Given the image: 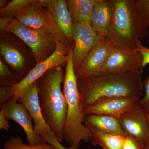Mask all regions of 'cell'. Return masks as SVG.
I'll return each instance as SVG.
<instances>
[{
    "instance_id": "3957f363",
    "label": "cell",
    "mask_w": 149,
    "mask_h": 149,
    "mask_svg": "<svg viewBox=\"0 0 149 149\" xmlns=\"http://www.w3.org/2000/svg\"><path fill=\"white\" fill-rule=\"evenodd\" d=\"M73 46L66 56L63 79V94L67 103V113L63 131L64 140L70 148L79 149L82 141L91 142L92 134L83 123L85 113L77 88V79L73 60Z\"/></svg>"
},
{
    "instance_id": "9c48e42d",
    "label": "cell",
    "mask_w": 149,
    "mask_h": 149,
    "mask_svg": "<svg viewBox=\"0 0 149 149\" xmlns=\"http://www.w3.org/2000/svg\"><path fill=\"white\" fill-rule=\"evenodd\" d=\"M18 102L22 104L32 117L34 123V130L43 143H47V139L53 133L46 122L40 107L37 81L32 83L21 94Z\"/></svg>"
},
{
    "instance_id": "2e32d148",
    "label": "cell",
    "mask_w": 149,
    "mask_h": 149,
    "mask_svg": "<svg viewBox=\"0 0 149 149\" xmlns=\"http://www.w3.org/2000/svg\"><path fill=\"white\" fill-rule=\"evenodd\" d=\"M83 123L91 132H103L128 136L123 130L118 118L100 114H85Z\"/></svg>"
},
{
    "instance_id": "f546056e",
    "label": "cell",
    "mask_w": 149,
    "mask_h": 149,
    "mask_svg": "<svg viewBox=\"0 0 149 149\" xmlns=\"http://www.w3.org/2000/svg\"><path fill=\"white\" fill-rule=\"evenodd\" d=\"M47 142L53 146L57 149H71L63 146L54 134L48 136L47 139Z\"/></svg>"
},
{
    "instance_id": "5b68a950",
    "label": "cell",
    "mask_w": 149,
    "mask_h": 149,
    "mask_svg": "<svg viewBox=\"0 0 149 149\" xmlns=\"http://www.w3.org/2000/svg\"><path fill=\"white\" fill-rule=\"evenodd\" d=\"M5 30L13 33L29 46L37 64L45 60L53 53L57 42H63L53 32L27 27L15 18Z\"/></svg>"
},
{
    "instance_id": "7a4b0ae2",
    "label": "cell",
    "mask_w": 149,
    "mask_h": 149,
    "mask_svg": "<svg viewBox=\"0 0 149 149\" xmlns=\"http://www.w3.org/2000/svg\"><path fill=\"white\" fill-rule=\"evenodd\" d=\"M64 77L61 66H58L50 70L37 81L43 116L61 143L64 140L63 131L67 113V103L61 91Z\"/></svg>"
},
{
    "instance_id": "52a82bcc",
    "label": "cell",
    "mask_w": 149,
    "mask_h": 149,
    "mask_svg": "<svg viewBox=\"0 0 149 149\" xmlns=\"http://www.w3.org/2000/svg\"><path fill=\"white\" fill-rule=\"evenodd\" d=\"M142 62V56L137 49L114 46L99 76L143 70Z\"/></svg>"
},
{
    "instance_id": "e0dca14e",
    "label": "cell",
    "mask_w": 149,
    "mask_h": 149,
    "mask_svg": "<svg viewBox=\"0 0 149 149\" xmlns=\"http://www.w3.org/2000/svg\"><path fill=\"white\" fill-rule=\"evenodd\" d=\"M111 18L108 0H96L91 17V26L99 36L105 37Z\"/></svg>"
},
{
    "instance_id": "ffe728a7",
    "label": "cell",
    "mask_w": 149,
    "mask_h": 149,
    "mask_svg": "<svg viewBox=\"0 0 149 149\" xmlns=\"http://www.w3.org/2000/svg\"><path fill=\"white\" fill-rule=\"evenodd\" d=\"M0 52L11 67L19 72H21L24 67L25 59L20 51L10 44L1 42Z\"/></svg>"
},
{
    "instance_id": "d6a6232c",
    "label": "cell",
    "mask_w": 149,
    "mask_h": 149,
    "mask_svg": "<svg viewBox=\"0 0 149 149\" xmlns=\"http://www.w3.org/2000/svg\"><path fill=\"white\" fill-rule=\"evenodd\" d=\"M146 149H149V142L146 145Z\"/></svg>"
},
{
    "instance_id": "8992f818",
    "label": "cell",
    "mask_w": 149,
    "mask_h": 149,
    "mask_svg": "<svg viewBox=\"0 0 149 149\" xmlns=\"http://www.w3.org/2000/svg\"><path fill=\"white\" fill-rule=\"evenodd\" d=\"M72 47L64 42H57L56 48L53 53L45 60L37 63L24 78L13 86L14 97L18 100L28 86L39 80L50 70L61 66L66 62L67 56Z\"/></svg>"
},
{
    "instance_id": "f1b7e54d",
    "label": "cell",
    "mask_w": 149,
    "mask_h": 149,
    "mask_svg": "<svg viewBox=\"0 0 149 149\" xmlns=\"http://www.w3.org/2000/svg\"><path fill=\"white\" fill-rule=\"evenodd\" d=\"M9 119L6 115L4 112L2 110L0 111V129H2L9 132L10 125L8 121Z\"/></svg>"
},
{
    "instance_id": "d4e9b609",
    "label": "cell",
    "mask_w": 149,
    "mask_h": 149,
    "mask_svg": "<svg viewBox=\"0 0 149 149\" xmlns=\"http://www.w3.org/2000/svg\"><path fill=\"white\" fill-rule=\"evenodd\" d=\"M143 95L140 100L138 104L146 112L149 114V74L143 82Z\"/></svg>"
},
{
    "instance_id": "7c38bea8",
    "label": "cell",
    "mask_w": 149,
    "mask_h": 149,
    "mask_svg": "<svg viewBox=\"0 0 149 149\" xmlns=\"http://www.w3.org/2000/svg\"><path fill=\"white\" fill-rule=\"evenodd\" d=\"M1 107V110L4 112L9 120L15 121L24 130L27 136V144L35 146L43 143L35 133L31 116L17 99L13 96Z\"/></svg>"
},
{
    "instance_id": "603a6c76",
    "label": "cell",
    "mask_w": 149,
    "mask_h": 149,
    "mask_svg": "<svg viewBox=\"0 0 149 149\" xmlns=\"http://www.w3.org/2000/svg\"><path fill=\"white\" fill-rule=\"evenodd\" d=\"M0 77L1 84L3 86H12L18 83L16 77L11 73L6 65L1 60H0Z\"/></svg>"
},
{
    "instance_id": "ac0fdd59",
    "label": "cell",
    "mask_w": 149,
    "mask_h": 149,
    "mask_svg": "<svg viewBox=\"0 0 149 149\" xmlns=\"http://www.w3.org/2000/svg\"><path fill=\"white\" fill-rule=\"evenodd\" d=\"M96 0H68L67 5L74 24H91V17Z\"/></svg>"
},
{
    "instance_id": "836d02e7",
    "label": "cell",
    "mask_w": 149,
    "mask_h": 149,
    "mask_svg": "<svg viewBox=\"0 0 149 149\" xmlns=\"http://www.w3.org/2000/svg\"><path fill=\"white\" fill-rule=\"evenodd\" d=\"M147 115V119H148V122L149 125V114H148V113H146Z\"/></svg>"
},
{
    "instance_id": "ba28073f",
    "label": "cell",
    "mask_w": 149,
    "mask_h": 149,
    "mask_svg": "<svg viewBox=\"0 0 149 149\" xmlns=\"http://www.w3.org/2000/svg\"><path fill=\"white\" fill-rule=\"evenodd\" d=\"M113 46L107 37L99 36L95 45L75 71L77 80L99 76Z\"/></svg>"
},
{
    "instance_id": "5bb4252c",
    "label": "cell",
    "mask_w": 149,
    "mask_h": 149,
    "mask_svg": "<svg viewBox=\"0 0 149 149\" xmlns=\"http://www.w3.org/2000/svg\"><path fill=\"white\" fill-rule=\"evenodd\" d=\"M73 36V60L75 72L95 45L99 35L91 24L80 23L74 24Z\"/></svg>"
},
{
    "instance_id": "1f68e13d",
    "label": "cell",
    "mask_w": 149,
    "mask_h": 149,
    "mask_svg": "<svg viewBox=\"0 0 149 149\" xmlns=\"http://www.w3.org/2000/svg\"><path fill=\"white\" fill-rule=\"evenodd\" d=\"M6 3V1H3V0L0 1V8H1V10L5 7Z\"/></svg>"
},
{
    "instance_id": "9a60e30c",
    "label": "cell",
    "mask_w": 149,
    "mask_h": 149,
    "mask_svg": "<svg viewBox=\"0 0 149 149\" xmlns=\"http://www.w3.org/2000/svg\"><path fill=\"white\" fill-rule=\"evenodd\" d=\"M125 97H108L99 99L84 111L85 114H100L119 118L139 101Z\"/></svg>"
},
{
    "instance_id": "277c9868",
    "label": "cell",
    "mask_w": 149,
    "mask_h": 149,
    "mask_svg": "<svg viewBox=\"0 0 149 149\" xmlns=\"http://www.w3.org/2000/svg\"><path fill=\"white\" fill-rule=\"evenodd\" d=\"M111 18L105 37L114 46L137 49L148 29L139 17L134 0H108Z\"/></svg>"
},
{
    "instance_id": "4316f807",
    "label": "cell",
    "mask_w": 149,
    "mask_h": 149,
    "mask_svg": "<svg viewBox=\"0 0 149 149\" xmlns=\"http://www.w3.org/2000/svg\"><path fill=\"white\" fill-rule=\"evenodd\" d=\"M146 145L126 136L122 149H146Z\"/></svg>"
},
{
    "instance_id": "cb8c5ba5",
    "label": "cell",
    "mask_w": 149,
    "mask_h": 149,
    "mask_svg": "<svg viewBox=\"0 0 149 149\" xmlns=\"http://www.w3.org/2000/svg\"><path fill=\"white\" fill-rule=\"evenodd\" d=\"M137 13L145 26L149 27V0H134Z\"/></svg>"
},
{
    "instance_id": "6da1fadb",
    "label": "cell",
    "mask_w": 149,
    "mask_h": 149,
    "mask_svg": "<svg viewBox=\"0 0 149 149\" xmlns=\"http://www.w3.org/2000/svg\"><path fill=\"white\" fill-rule=\"evenodd\" d=\"M143 70L103 74L77 80V88L84 109L99 99L125 97L140 100L143 95Z\"/></svg>"
},
{
    "instance_id": "7402d4cb",
    "label": "cell",
    "mask_w": 149,
    "mask_h": 149,
    "mask_svg": "<svg viewBox=\"0 0 149 149\" xmlns=\"http://www.w3.org/2000/svg\"><path fill=\"white\" fill-rule=\"evenodd\" d=\"M32 0H13L1 10L2 17H13L34 3Z\"/></svg>"
},
{
    "instance_id": "30bf717a",
    "label": "cell",
    "mask_w": 149,
    "mask_h": 149,
    "mask_svg": "<svg viewBox=\"0 0 149 149\" xmlns=\"http://www.w3.org/2000/svg\"><path fill=\"white\" fill-rule=\"evenodd\" d=\"M14 18L27 27L53 32L62 41L66 43L59 31L49 10L47 8L40 6L37 1H35L33 3L17 15Z\"/></svg>"
},
{
    "instance_id": "44dd1931",
    "label": "cell",
    "mask_w": 149,
    "mask_h": 149,
    "mask_svg": "<svg viewBox=\"0 0 149 149\" xmlns=\"http://www.w3.org/2000/svg\"><path fill=\"white\" fill-rule=\"evenodd\" d=\"M4 149H57L49 143H42L31 146L23 143L19 137L11 136L4 143Z\"/></svg>"
},
{
    "instance_id": "4dcf8cb0",
    "label": "cell",
    "mask_w": 149,
    "mask_h": 149,
    "mask_svg": "<svg viewBox=\"0 0 149 149\" xmlns=\"http://www.w3.org/2000/svg\"><path fill=\"white\" fill-rule=\"evenodd\" d=\"M13 17H2L0 19V28L1 31L5 30L10 21L12 20Z\"/></svg>"
},
{
    "instance_id": "8fae6325",
    "label": "cell",
    "mask_w": 149,
    "mask_h": 149,
    "mask_svg": "<svg viewBox=\"0 0 149 149\" xmlns=\"http://www.w3.org/2000/svg\"><path fill=\"white\" fill-rule=\"evenodd\" d=\"M118 120L127 136L145 145L149 143V125L146 113L138 103Z\"/></svg>"
},
{
    "instance_id": "4fadbf2b",
    "label": "cell",
    "mask_w": 149,
    "mask_h": 149,
    "mask_svg": "<svg viewBox=\"0 0 149 149\" xmlns=\"http://www.w3.org/2000/svg\"><path fill=\"white\" fill-rule=\"evenodd\" d=\"M40 6L47 8L50 12L59 31L67 44H74L73 32L74 23L64 0L37 1Z\"/></svg>"
},
{
    "instance_id": "d6986e66",
    "label": "cell",
    "mask_w": 149,
    "mask_h": 149,
    "mask_svg": "<svg viewBox=\"0 0 149 149\" xmlns=\"http://www.w3.org/2000/svg\"><path fill=\"white\" fill-rule=\"evenodd\" d=\"M91 142L94 146H100L103 149H122L125 136L103 132H91Z\"/></svg>"
},
{
    "instance_id": "83f0119b",
    "label": "cell",
    "mask_w": 149,
    "mask_h": 149,
    "mask_svg": "<svg viewBox=\"0 0 149 149\" xmlns=\"http://www.w3.org/2000/svg\"><path fill=\"white\" fill-rule=\"evenodd\" d=\"M137 49L140 52L143 58L142 66L143 68L149 64V48L144 46L140 43Z\"/></svg>"
},
{
    "instance_id": "484cf974",
    "label": "cell",
    "mask_w": 149,
    "mask_h": 149,
    "mask_svg": "<svg viewBox=\"0 0 149 149\" xmlns=\"http://www.w3.org/2000/svg\"><path fill=\"white\" fill-rule=\"evenodd\" d=\"M14 96L13 87L2 86L0 88V105L8 101Z\"/></svg>"
}]
</instances>
